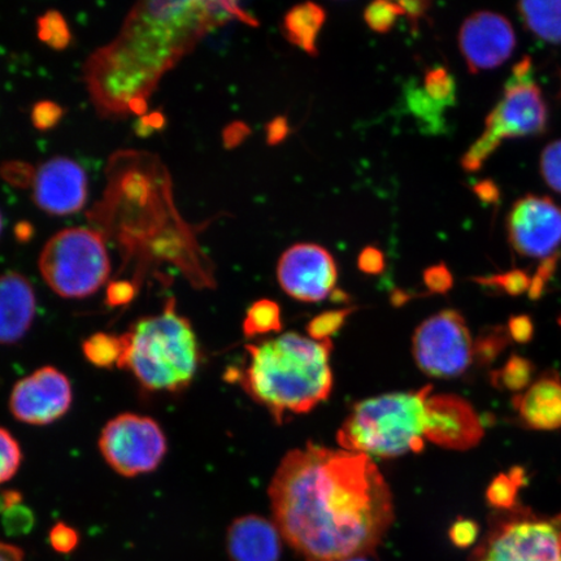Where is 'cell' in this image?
<instances>
[{
    "label": "cell",
    "mask_w": 561,
    "mask_h": 561,
    "mask_svg": "<svg viewBox=\"0 0 561 561\" xmlns=\"http://www.w3.org/2000/svg\"><path fill=\"white\" fill-rule=\"evenodd\" d=\"M280 536L306 561L367 557L394 522V501L370 456L308 444L280 460L270 486Z\"/></svg>",
    "instance_id": "cell-1"
},
{
    "label": "cell",
    "mask_w": 561,
    "mask_h": 561,
    "mask_svg": "<svg viewBox=\"0 0 561 561\" xmlns=\"http://www.w3.org/2000/svg\"><path fill=\"white\" fill-rule=\"evenodd\" d=\"M257 20L233 2H149L135 5L114 41L93 53L83 80L98 114L108 118L146 110L165 73L217 26Z\"/></svg>",
    "instance_id": "cell-2"
},
{
    "label": "cell",
    "mask_w": 561,
    "mask_h": 561,
    "mask_svg": "<svg viewBox=\"0 0 561 561\" xmlns=\"http://www.w3.org/2000/svg\"><path fill=\"white\" fill-rule=\"evenodd\" d=\"M332 340L314 341L289 332L245 346L243 368L236 380L249 397L265 407L278 424L287 413L300 415L327 401L333 389Z\"/></svg>",
    "instance_id": "cell-3"
},
{
    "label": "cell",
    "mask_w": 561,
    "mask_h": 561,
    "mask_svg": "<svg viewBox=\"0 0 561 561\" xmlns=\"http://www.w3.org/2000/svg\"><path fill=\"white\" fill-rule=\"evenodd\" d=\"M122 339L118 367L130 370L146 390L180 392L193 382L201 359L198 340L173 300L160 313L138 320Z\"/></svg>",
    "instance_id": "cell-4"
},
{
    "label": "cell",
    "mask_w": 561,
    "mask_h": 561,
    "mask_svg": "<svg viewBox=\"0 0 561 561\" xmlns=\"http://www.w3.org/2000/svg\"><path fill=\"white\" fill-rule=\"evenodd\" d=\"M432 386L369 398L354 405L339 433L342 450L398 458L425 446L426 402Z\"/></svg>",
    "instance_id": "cell-5"
},
{
    "label": "cell",
    "mask_w": 561,
    "mask_h": 561,
    "mask_svg": "<svg viewBox=\"0 0 561 561\" xmlns=\"http://www.w3.org/2000/svg\"><path fill=\"white\" fill-rule=\"evenodd\" d=\"M549 110L533 77L531 59L526 56L512 70L503 95L486 117L485 129L466 152L461 165L467 172L481 170L504 140L542 135Z\"/></svg>",
    "instance_id": "cell-6"
},
{
    "label": "cell",
    "mask_w": 561,
    "mask_h": 561,
    "mask_svg": "<svg viewBox=\"0 0 561 561\" xmlns=\"http://www.w3.org/2000/svg\"><path fill=\"white\" fill-rule=\"evenodd\" d=\"M39 271L58 296L81 299L107 283L111 261L100 231L68 228L48 240L39 256Z\"/></svg>",
    "instance_id": "cell-7"
},
{
    "label": "cell",
    "mask_w": 561,
    "mask_h": 561,
    "mask_svg": "<svg viewBox=\"0 0 561 561\" xmlns=\"http://www.w3.org/2000/svg\"><path fill=\"white\" fill-rule=\"evenodd\" d=\"M469 561H561V514L520 507L500 512Z\"/></svg>",
    "instance_id": "cell-8"
},
{
    "label": "cell",
    "mask_w": 561,
    "mask_h": 561,
    "mask_svg": "<svg viewBox=\"0 0 561 561\" xmlns=\"http://www.w3.org/2000/svg\"><path fill=\"white\" fill-rule=\"evenodd\" d=\"M412 353L421 371L436 378L465 375L474 360V342L458 311L431 316L413 334Z\"/></svg>",
    "instance_id": "cell-9"
},
{
    "label": "cell",
    "mask_w": 561,
    "mask_h": 561,
    "mask_svg": "<svg viewBox=\"0 0 561 561\" xmlns=\"http://www.w3.org/2000/svg\"><path fill=\"white\" fill-rule=\"evenodd\" d=\"M107 465L124 477L156 471L167 454V439L156 420L136 413L112 419L100 438Z\"/></svg>",
    "instance_id": "cell-10"
},
{
    "label": "cell",
    "mask_w": 561,
    "mask_h": 561,
    "mask_svg": "<svg viewBox=\"0 0 561 561\" xmlns=\"http://www.w3.org/2000/svg\"><path fill=\"white\" fill-rule=\"evenodd\" d=\"M277 278L287 296L305 304H318L334 291L339 270L327 249L314 243H298L280 256Z\"/></svg>",
    "instance_id": "cell-11"
},
{
    "label": "cell",
    "mask_w": 561,
    "mask_h": 561,
    "mask_svg": "<svg viewBox=\"0 0 561 561\" xmlns=\"http://www.w3.org/2000/svg\"><path fill=\"white\" fill-rule=\"evenodd\" d=\"M508 238L518 254L533 259L559 255L561 208L547 196L526 195L512 207Z\"/></svg>",
    "instance_id": "cell-12"
},
{
    "label": "cell",
    "mask_w": 561,
    "mask_h": 561,
    "mask_svg": "<svg viewBox=\"0 0 561 561\" xmlns=\"http://www.w3.org/2000/svg\"><path fill=\"white\" fill-rule=\"evenodd\" d=\"M72 397L68 377L54 367H44L15 385L10 410L21 423L48 425L66 415Z\"/></svg>",
    "instance_id": "cell-13"
},
{
    "label": "cell",
    "mask_w": 561,
    "mask_h": 561,
    "mask_svg": "<svg viewBox=\"0 0 561 561\" xmlns=\"http://www.w3.org/2000/svg\"><path fill=\"white\" fill-rule=\"evenodd\" d=\"M515 47L514 26L501 13L474 12L460 27L459 48L471 73L504 65Z\"/></svg>",
    "instance_id": "cell-14"
},
{
    "label": "cell",
    "mask_w": 561,
    "mask_h": 561,
    "mask_svg": "<svg viewBox=\"0 0 561 561\" xmlns=\"http://www.w3.org/2000/svg\"><path fill=\"white\" fill-rule=\"evenodd\" d=\"M483 434L479 415L465 398L453 394L427 398L425 439L448 450L467 451L480 444Z\"/></svg>",
    "instance_id": "cell-15"
},
{
    "label": "cell",
    "mask_w": 561,
    "mask_h": 561,
    "mask_svg": "<svg viewBox=\"0 0 561 561\" xmlns=\"http://www.w3.org/2000/svg\"><path fill=\"white\" fill-rule=\"evenodd\" d=\"M33 199L45 213L66 216L79 213L88 201V178L75 160L56 157L34 173Z\"/></svg>",
    "instance_id": "cell-16"
},
{
    "label": "cell",
    "mask_w": 561,
    "mask_h": 561,
    "mask_svg": "<svg viewBox=\"0 0 561 561\" xmlns=\"http://www.w3.org/2000/svg\"><path fill=\"white\" fill-rule=\"evenodd\" d=\"M227 550L231 561H279L283 536L262 516H242L229 526Z\"/></svg>",
    "instance_id": "cell-17"
},
{
    "label": "cell",
    "mask_w": 561,
    "mask_h": 561,
    "mask_svg": "<svg viewBox=\"0 0 561 561\" xmlns=\"http://www.w3.org/2000/svg\"><path fill=\"white\" fill-rule=\"evenodd\" d=\"M37 299L30 280L16 272L0 276V345H15L33 324Z\"/></svg>",
    "instance_id": "cell-18"
},
{
    "label": "cell",
    "mask_w": 561,
    "mask_h": 561,
    "mask_svg": "<svg viewBox=\"0 0 561 561\" xmlns=\"http://www.w3.org/2000/svg\"><path fill=\"white\" fill-rule=\"evenodd\" d=\"M518 417L536 431L561 427V381L556 374L537 378L528 389L512 399Z\"/></svg>",
    "instance_id": "cell-19"
},
{
    "label": "cell",
    "mask_w": 561,
    "mask_h": 561,
    "mask_svg": "<svg viewBox=\"0 0 561 561\" xmlns=\"http://www.w3.org/2000/svg\"><path fill=\"white\" fill-rule=\"evenodd\" d=\"M325 10L319 4L304 3L286 13L283 31L285 37L307 54L318 55V35L324 26Z\"/></svg>",
    "instance_id": "cell-20"
},
{
    "label": "cell",
    "mask_w": 561,
    "mask_h": 561,
    "mask_svg": "<svg viewBox=\"0 0 561 561\" xmlns=\"http://www.w3.org/2000/svg\"><path fill=\"white\" fill-rule=\"evenodd\" d=\"M517 11L538 38L547 44H561V2H522Z\"/></svg>",
    "instance_id": "cell-21"
},
{
    "label": "cell",
    "mask_w": 561,
    "mask_h": 561,
    "mask_svg": "<svg viewBox=\"0 0 561 561\" xmlns=\"http://www.w3.org/2000/svg\"><path fill=\"white\" fill-rule=\"evenodd\" d=\"M526 481L523 468H512L507 473H501L491 481L486 490V501L491 508L504 512L517 506V495Z\"/></svg>",
    "instance_id": "cell-22"
},
{
    "label": "cell",
    "mask_w": 561,
    "mask_h": 561,
    "mask_svg": "<svg viewBox=\"0 0 561 561\" xmlns=\"http://www.w3.org/2000/svg\"><path fill=\"white\" fill-rule=\"evenodd\" d=\"M535 364L526 359V357L512 355L502 368L493 371L491 382L497 389L522 394L523 391L535 382Z\"/></svg>",
    "instance_id": "cell-23"
},
{
    "label": "cell",
    "mask_w": 561,
    "mask_h": 561,
    "mask_svg": "<svg viewBox=\"0 0 561 561\" xmlns=\"http://www.w3.org/2000/svg\"><path fill=\"white\" fill-rule=\"evenodd\" d=\"M87 360L98 368H112L122 360L124 345L122 336L110 333L90 335L82 345Z\"/></svg>",
    "instance_id": "cell-24"
},
{
    "label": "cell",
    "mask_w": 561,
    "mask_h": 561,
    "mask_svg": "<svg viewBox=\"0 0 561 561\" xmlns=\"http://www.w3.org/2000/svg\"><path fill=\"white\" fill-rule=\"evenodd\" d=\"M283 329L280 308L276 301L262 299L249 308L243 321V333L248 339L256 335L278 333Z\"/></svg>",
    "instance_id": "cell-25"
},
{
    "label": "cell",
    "mask_w": 561,
    "mask_h": 561,
    "mask_svg": "<svg viewBox=\"0 0 561 561\" xmlns=\"http://www.w3.org/2000/svg\"><path fill=\"white\" fill-rule=\"evenodd\" d=\"M405 101L412 114L426 125L427 131L439 133L445 129L447 108L427 96L423 88L410 83L407 87Z\"/></svg>",
    "instance_id": "cell-26"
},
{
    "label": "cell",
    "mask_w": 561,
    "mask_h": 561,
    "mask_svg": "<svg viewBox=\"0 0 561 561\" xmlns=\"http://www.w3.org/2000/svg\"><path fill=\"white\" fill-rule=\"evenodd\" d=\"M423 89L427 96L446 108L456 103V83L445 67L437 66L427 70Z\"/></svg>",
    "instance_id": "cell-27"
},
{
    "label": "cell",
    "mask_w": 561,
    "mask_h": 561,
    "mask_svg": "<svg viewBox=\"0 0 561 561\" xmlns=\"http://www.w3.org/2000/svg\"><path fill=\"white\" fill-rule=\"evenodd\" d=\"M507 328L490 327L474 342V359L481 366H488L500 356L511 343Z\"/></svg>",
    "instance_id": "cell-28"
},
{
    "label": "cell",
    "mask_w": 561,
    "mask_h": 561,
    "mask_svg": "<svg viewBox=\"0 0 561 561\" xmlns=\"http://www.w3.org/2000/svg\"><path fill=\"white\" fill-rule=\"evenodd\" d=\"M485 287L510 294V296H520V294L528 293L531 286V277L524 271H511L502 273V275H494L489 277H480L476 280Z\"/></svg>",
    "instance_id": "cell-29"
},
{
    "label": "cell",
    "mask_w": 561,
    "mask_h": 561,
    "mask_svg": "<svg viewBox=\"0 0 561 561\" xmlns=\"http://www.w3.org/2000/svg\"><path fill=\"white\" fill-rule=\"evenodd\" d=\"M401 15H404L401 3L375 2L364 11V20L370 30L377 33L390 32Z\"/></svg>",
    "instance_id": "cell-30"
},
{
    "label": "cell",
    "mask_w": 561,
    "mask_h": 561,
    "mask_svg": "<svg viewBox=\"0 0 561 561\" xmlns=\"http://www.w3.org/2000/svg\"><path fill=\"white\" fill-rule=\"evenodd\" d=\"M23 460L19 442L9 431L0 427V485L15 476Z\"/></svg>",
    "instance_id": "cell-31"
},
{
    "label": "cell",
    "mask_w": 561,
    "mask_h": 561,
    "mask_svg": "<svg viewBox=\"0 0 561 561\" xmlns=\"http://www.w3.org/2000/svg\"><path fill=\"white\" fill-rule=\"evenodd\" d=\"M351 311L353 310L328 311L316 316L307 327L308 335L314 341L331 340L332 335L341 331Z\"/></svg>",
    "instance_id": "cell-32"
},
{
    "label": "cell",
    "mask_w": 561,
    "mask_h": 561,
    "mask_svg": "<svg viewBox=\"0 0 561 561\" xmlns=\"http://www.w3.org/2000/svg\"><path fill=\"white\" fill-rule=\"evenodd\" d=\"M39 37L55 48L66 47L70 34L66 21L59 13L50 12L39 20Z\"/></svg>",
    "instance_id": "cell-33"
},
{
    "label": "cell",
    "mask_w": 561,
    "mask_h": 561,
    "mask_svg": "<svg viewBox=\"0 0 561 561\" xmlns=\"http://www.w3.org/2000/svg\"><path fill=\"white\" fill-rule=\"evenodd\" d=\"M541 174L546 184L561 194V139L553 140L542 151Z\"/></svg>",
    "instance_id": "cell-34"
},
{
    "label": "cell",
    "mask_w": 561,
    "mask_h": 561,
    "mask_svg": "<svg viewBox=\"0 0 561 561\" xmlns=\"http://www.w3.org/2000/svg\"><path fill=\"white\" fill-rule=\"evenodd\" d=\"M33 512L21 503L4 511L3 525L12 536L25 535L33 528Z\"/></svg>",
    "instance_id": "cell-35"
},
{
    "label": "cell",
    "mask_w": 561,
    "mask_h": 561,
    "mask_svg": "<svg viewBox=\"0 0 561 561\" xmlns=\"http://www.w3.org/2000/svg\"><path fill=\"white\" fill-rule=\"evenodd\" d=\"M480 535V526L471 518H458L448 530V537L459 549H468L477 542Z\"/></svg>",
    "instance_id": "cell-36"
},
{
    "label": "cell",
    "mask_w": 561,
    "mask_h": 561,
    "mask_svg": "<svg viewBox=\"0 0 561 561\" xmlns=\"http://www.w3.org/2000/svg\"><path fill=\"white\" fill-rule=\"evenodd\" d=\"M48 539H50L53 549L59 553L72 552L80 541L79 533L65 523L56 524Z\"/></svg>",
    "instance_id": "cell-37"
},
{
    "label": "cell",
    "mask_w": 561,
    "mask_h": 561,
    "mask_svg": "<svg viewBox=\"0 0 561 561\" xmlns=\"http://www.w3.org/2000/svg\"><path fill=\"white\" fill-rule=\"evenodd\" d=\"M427 290L437 294H446L451 289L454 278L445 264L431 266L424 273Z\"/></svg>",
    "instance_id": "cell-38"
},
{
    "label": "cell",
    "mask_w": 561,
    "mask_h": 561,
    "mask_svg": "<svg viewBox=\"0 0 561 561\" xmlns=\"http://www.w3.org/2000/svg\"><path fill=\"white\" fill-rule=\"evenodd\" d=\"M558 257L559 255L546 259V261L539 265L536 275L531 277V286L529 290V297L531 299L541 298L547 283H549L553 272L557 270Z\"/></svg>",
    "instance_id": "cell-39"
},
{
    "label": "cell",
    "mask_w": 561,
    "mask_h": 561,
    "mask_svg": "<svg viewBox=\"0 0 561 561\" xmlns=\"http://www.w3.org/2000/svg\"><path fill=\"white\" fill-rule=\"evenodd\" d=\"M507 331L512 341L525 345V343H529L533 336H535V324H533L529 316H512L508 321Z\"/></svg>",
    "instance_id": "cell-40"
},
{
    "label": "cell",
    "mask_w": 561,
    "mask_h": 561,
    "mask_svg": "<svg viewBox=\"0 0 561 561\" xmlns=\"http://www.w3.org/2000/svg\"><path fill=\"white\" fill-rule=\"evenodd\" d=\"M137 287L130 280H116L107 289V304L111 307H121L130 304L135 299Z\"/></svg>",
    "instance_id": "cell-41"
},
{
    "label": "cell",
    "mask_w": 561,
    "mask_h": 561,
    "mask_svg": "<svg viewBox=\"0 0 561 561\" xmlns=\"http://www.w3.org/2000/svg\"><path fill=\"white\" fill-rule=\"evenodd\" d=\"M359 270L367 275H380L385 270V256L381 250L377 248H366L360 252L357 259Z\"/></svg>",
    "instance_id": "cell-42"
},
{
    "label": "cell",
    "mask_w": 561,
    "mask_h": 561,
    "mask_svg": "<svg viewBox=\"0 0 561 561\" xmlns=\"http://www.w3.org/2000/svg\"><path fill=\"white\" fill-rule=\"evenodd\" d=\"M60 117L61 108L54 103H41L33 111V122L39 129L51 128Z\"/></svg>",
    "instance_id": "cell-43"
},
{
    "label": "cell",
    "mask_w": 561,
    "mask_h": 561,
    "mask_svg": "<svg viewBox=\"0 0 561 561\" xmlns=\"http://www.w3.org/2000/svg\"><path fill=\"white\" fill-rule=\"evenodd\" d=\"M287 135H289V124L285 117H277L266 126V139L270 145L283 142Z\"/></svg>",
    "instance_id": "cell-44"
},
{
    "label": "cell",
    "mask_w": 561,
    "mask_h": 561,
    "mask_svg": "<svg viewBox=\"0 0 561 561\" xmlns=\"http://www.w3.org/2000/svg\"><path fill=\"white\" fill-rule=\"evenodd\" d=\"M402 5L404 15L411 20V23L416 24L421 18L426 15L430 9V2H399Z\"/></svg>",
    "instance_id": "cell-45"
},
{
    "label": "cell",
    "mask_w": 561,
    "mask_h": 561,
    "mask_svg": "<svg viewBox=\"0 0 561 561\" xmlns=\"http://www.w3.org/2000/svg\"><path fill=\"white\" fill-rule=\"evenodd\" d=\"M0 561H25L24 551L15 545L0 541Z\"/></svg>",
    "instance_id": "cell-46"
},
{
    "label": "cell",
    "mask_w": 561,
    "mask_h": 561,
    "mask_svg": "<svg viewBox=\"0 0 561 561\" xmlns=\"http://www.w3.org/2000/svg\"><path fill=\"white\" fill-rule=\"evenodd\" d=\"M474 192L480 196L482 201L489 203L496 201L497 195H500V193H497L496 186L493 184V182L490 181H482L480 184H477Z\"/></svg>",
    "instance_id": "cell-47"
},
{
    "label": "cell",
    "mask_w": 561,
    "mask_h": 561,
    "mask_svg": "<svg viewBox=\"0 0 561 561\" xmlns=\"http://www.w3.org/2000/svg\"><path fill=\"white\" fill-rule=\"evenodd\" d=\"M250 129L244 124H236L230 126L226 136L227 144L229 146L241 144L242 140L248 137Z\"/></svg>",
    "instance_id": "cell-48"
},
{
    "label": "cell",
    "mask_w": 561,
    "mask_h": 561,
    "mask_svg": "<svg viewBox=\"0 0 561 561\" xmlns=\"http://www.w3.org/2000/svg\"><path fill=\"white\" fill-rule=\"evenodd\" d=\"M343 561H368V560L366 559V557H359V558H353V559L343 560Z\"/></svg>",
    "instance_id": "cell-49"
},
{
    "label": "cell",
    "mask_w": 561,
    "mask_h": 561,
    "mask_svg": "<svg viewBox=\"0 0 561 561\" xmlns=\"http://www.w3.org/2000/svg\"><path fill=\"white\" fill-rule=\"evenodd\" d=\"M0 233H2V215H0Z\"/></svg>",
    "instance_id": "cell-50"
},
{
    "label": "cell",
    "mask_w": 561,
    "mask_h": 561,
    "mask_svg": "<svg viewBox=\"0 0 561 561\" xmlns=\"http://www.w3.org/2000/svg\"><path fill=\"white\" fill-rule=\"evenodd\" d=\"M559 324H560V327H561V318H560V320H559Z\"/></svg>",
    "instance_id": "cell-51"
}]
</instances>
